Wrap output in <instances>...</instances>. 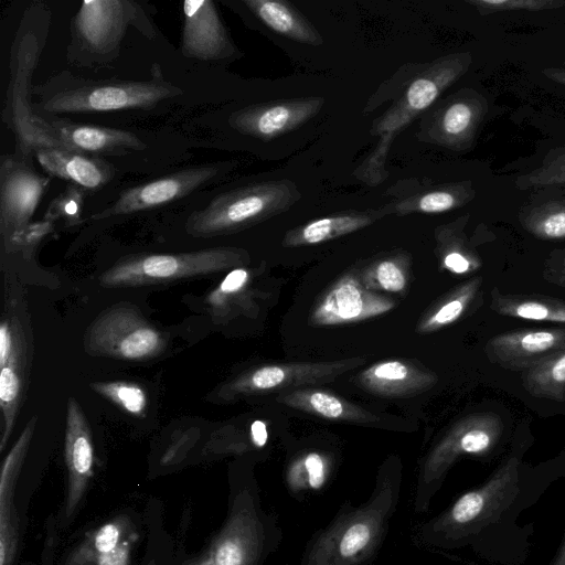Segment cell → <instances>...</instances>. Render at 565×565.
<instances>
[{
	"label": "cell",
	"instance_id": "1",
	"mask_svg": "<svg viewBox=\"0 0 565 565\" xmlns=\"http://www.w3.org/2000/svg\"><path fill=\"white\" fill-rule=\"evenodd\" d=\"M248 262L245 250L216 247L189 253L134 254L117 260L99 276L105 288L163 284L237 268Z\"/></svg>",
	"mask_w": 565,
	"mask_h": 565
},
{
	"label": "cell",
	"instance_id": "2",
	"mask_svg": "<svg viewBox=\"0 0 565 565\" xmlns=\"http://www.w3.org/2000/svg\"><path fill=\"white\" fill-rule=\"evenodd\" d=\"M300 196L287 180L263 182L223 193L186 222L195 237L233 233L287 210Z\"/></svg>",
	"mask_w": 565,
	"mask_h": 565
},
{
	"label": "cell",
	"instance_id": "3",
	"mask_svg": "<svg viewBox=\"0 0 565 565\" xmlns=\"http://www.w3.org/2000/svg\"><path fill=\"white\" fill-rule=\"evenodd\" d=\"M461 70L458 61L437 62L411 83L396 104L374 121L372 135L379 137V142L356 169L358 179L376 185L386 178L385 161L395 136L427 109Z\"/></svg>",
	"mask_w": 565,
	"mask_h": 565
},
{
	"label": "cell",
	"instance_id": "4",
	"mask_svg": "<svg viewBox=\"0 0 565 565\" xmlns=\"http://www.w3.org/2000/svg\"><path fill=\"white\" fill-rule=\"evenodd\" d=\"M167 345L163 333L132 305L122 302L102 311L84 338L93 356L146 361L160 355Z\"/></svg>",
	"mask_w": 565,
	"mask_h": 565
},
{
	"label": "cell",
	"instance_id": "5",
	"mask_svg": "<svg viewBox=\"0 0 565 565\" xmlns=\"http://www.w3.org/2000/svg\"><path fill=\"white\" fill-rule=\"evenodd\" d=\"M178 94V87L161 82H116L56 93L42 107L54 114L149 108Z\"/></svg>",
	"mask_w": 565,
	"mask_h": 565
},
{
	"label": "cell",
	"instance_id": "6",
	"mask_svg": "<svg viewBox=\"0 0 565 565\" xmlns=\"http://www.w3.org/2000/svg\"><path fill=\"white\" fill-rule=\"evenodd\" d=\"M366 361V356H352L327 362L260 365L234 379L226 385L225 393L230 396L267 394L327 383L365 364Z\"/></svg>",
	"mask_w": 565,
	"mask_h": 565
},
{
	"label": "cell",
	"instance_id": "7",
	"mask_svg": "<svg viewBox=\"0 0 565 565\" xmlns=\"http://www.w3.org/2000/svg\"><path fill=\"white\" fill-rule=\"evenodd\" d=\"M50 179L12 157L0 168V234L9 250L31 218L49 188Z\"/></svg>",
	"mask_w": 565,
	"mask_h": 565
},
{
	"label": "cell",
	"instance_id": "8",
	"mask_svg": "<svg viewBox=\"0 0 565 565\" xmlns=\"http://www.w3.org/2000/svg\"><path fill=\"white\" fill-rule=\"evenodd\" d=\"M395 301L363 286L360 277L345 274L316 303L310 315L313 326L355 323L388 312Z\"/></svg>",
	"mask_w": 565,
	"mask_h": 565
},
{
	"label": "cell",
	"instance_id": "9",
	"mask_svg": "<svg viewBox=\"0 0 565 565\" xmlns=\"http://www.w3.org/2000/svg\"><path fill=\"white\" fill-rule=\"evenodd\" d=\"M218 164H202L171 173L122 191L107 209L92 216L94 221L153 209L188 195L213 179Z\"/></svg>",
	"mask_w": 565,
	"mask_h": 565
},
{
	"label": "cell",
	"instance_id": "10",
	"mask_svg": "<svg viewBox=\"0 0 565 565\" xmlns=\"http://www.w3.org/2000/svg\"><path fill=\"white\" fill-rule=\"evenodd\" d=\"M0 367L2 452L19 414L26 382V340L23 328L14 318L3 319L0 326Z\"/></svg>",
	"mask_w": 565,
	"mask_h": 565
},
{
	"label": "cell",
	"instance_id": "11",
	"mask_svg": "<svg viewBox=\"0 0 565 565\" xmlns=\"http://www.w3.org/2000/svg\"><path fill=\"white\" fill-rule=\"evenodd\" d=\"M502 422L493 413L471 414L457 422L431 450L425 473L437 477L460 455L483 454L498 441Z\"/></svg>",
	"mask_w": 565,
	"mask_h": 565
},
{
	"label": "cell",
	"instance_id": "12",
	"mask_svg": "<svg viewBox=\"0 0 565 565\" xmlns=\"http://www.w3.org/2000/svg\"><path fill=\"white\" fill-rule=\"evenodd\" d=\"M64 457L67 468L65 512L71 518L93 477L94 447L86 416L75 397L67 399Z\"/></svg>",
	"mask_w": 565,
	"mask_h": 565
},
{
	"label": "cell",
	"instance_id": "13",
	"mask_svg": "<svg viewBox=\"0 0 565 565\" xmlns=\"http://www.w3.org/2000/svg\"><path fill=\"white\" fill-rule=\"evenodd\" d=\"M50 147L66 148L79 152H117L140 149L143 143L128 130L71 122L65 120L46 121L35 116Z\"/></svg>",
	"mask_w": 565,
	"mask_h": 565
},
{
	"label": "cell",
	"instance_id": "14",
	"mask_svg": "<svg viewBox=\"0 0 565 565\" xmlns=\"http://www.w3.org/2000/svg\"><path fill=\"white\" fill-rule=\"evenodd\" d=\"M136 10L129 1L86 0L75 15V32L88 49L107 53L118 44Z\"/></svg>",
	"mask_w": 565,
	"mask_h": 565
},
{
	"label": "cell",
	"instance_id": "15",
	"mask_svg": "<svg viewBox=\"0 0 565 565\" xmlns=\"http://www.w3.org/2000/svg\"><path fill=\"white\" fill-rule=\"evenodd\" d=\"M322 104L321 98H308L257 105L235 113L231 124L243 134L268 140L308 121Z\"/></svg>",
	"mask_w": 565,
	"mask_h": 565
},
{
	"label": "cell",
	"instance_id": "16",
	"mask_svg": "<svg viewBox=\"0 0 565 565\" xmlns=\"http://www.w3.org/2000/svg\"><path fill=\"white\" fill-rule=\"evenodd\" d=\"M182 53L191 58L211 61L231 49L226 30L211 0H186L182 4Z\"/></svg>",
	"mask_w": 565,
	"mask_h": 565
},
{
	"label": "cell",
	"instance_id": "17",
	"mask_svg": "<svg viewBox=\"0 0 565 565\" xmlns=\"http://www.w3.org/2000/svg\"><path fill=\"white\" fill-rule=\"evenodd\" d=\"M36 420L30 419L4 458L0 472V565H13L19 543V521L13 493Z\"/></svg>",
	"mask_w": 565,
	"mask_h": 565
},
{
	"label": "cell",
	"instance_id": "18",
	"mask_svg": "<svg viewBox=\"0 0 565 565\" xmlns=\"http://www.w3.org/2000/svg\"><path fill=\"white\" fill-rule=\"evenodd\" d=\"M436 381L435 373L408 360H384L364 369L356 376V385L385 397L420 394L434 386Z\"/></svg>",
	"mask_w": 565,
	"mask_h": 565
},
{
	"label": "cell",
	"instance_id": "19",
	"mask_svg": "<svg viewBox=\"0 0 565 565\" xmlns=\"http://www.w3.org/2000/svg\"><path fill=\"white\" fill-rule=\"evenodd\" d=\"M565 330H522L499 334L490 340V358L510 367L535 366L563 350Z\"/></svg>",
	"mask_w": 565,
	"mask_h": 565
},
{
	"label": "cell",
	"instance_id": "20",
	"mask_svg": "<svg viewBox=\"0 0 565 565\" xmlns=\"http://www.w3.org/2000/svg\"><path fill=\"white\" fill-rule=\"evenodd\" d=\"M255 520L243 504L234 505L232 513L214 537L205 559L209 565H253L257 546Z\"/></svg>",
	"mask_w": 565,
	"mask_h": 565
},
{
	"label": "cell",
	"instance_id": "21",
	"mask_svg": "<svg viewBox=\"0 0 565 565\" xmlns=\"http://www.w3.org/2000/svg\"><path fill=\"white\" fill-rule=\"evenodd\" d=\"M38 162L52 177L97 190L111 178V167L99 158L66 148L42 147L34 151Z\"/></svg>",
	"mask_w": 565,
	"mask_h": 565
},
{
	"label": "cell",
	"instance_id": "22",
	"mask_svg": "<svg viewBox=\"0 0 565 565\" xmlns=\"http://www.w3.org/2000/svg\"><path fill=\"white\" fill-rule=\"evenodd\" d=\"M276 399L290 408L329 420L352 424H377L381 422V418L370 411L327 390L294 388L281 392Z\"/></svg>",
	"mask_w": 565,
	"mask_h": 565
},
{
	"label": "cell",
	"instance_id": "23",
	"mask_svg": "<svg viewBox=\"0 0 565 565\" xmlns=\"http://www.w3.org/2000/svg\"><path fill=\"white\" fill-rule=\"evenodd\" d=\"M516 460L511 459L482 488L460 497L449 513V520L457 525L471 524L492 514L502 502L516 476Z\"/></svg>",
	"mask_w": 565,
	"mask_h": 565
},
{
	"label": "cell",
	"instance_id": "24",
	"mask_svg": "<svg viewBox=\"0 0 565 565\" xmlns=\"http://www.w3.org/2000/svg\"><path fill=\"white\" fill-rule=\"evenodd\" d=\"M382 215L380 211L347 212L316 218L287 232L282 244L298 247L324 243L359 231Z\"/></svg>",
	"mask_w": 565,
	"mask_h": 565
},
{
	"label": "cell",
	"instance_id": "25",
	"mask_svg": "<svg viewBox=\"0 0 565 565\" xmlns=\"http://www.w3.org/2000/svg\"><path fill=\"white\" fill-rule=\"evenodd\" d=\"M245 6L270 30L300 43L319 45L317 30L288 2L282 0H246Z\"/></svg>",
	"mask_w": 565,
	"mask_h": 565
},
{
	"label": "cell",
	"instance_id": "26",
	"mask_svg": "<svg viewBox=\"0 0 565 565\" xmlns=\"http://www.w3.org/2000/svg\"><path fill=\"white\" fill-rule=\"evenodd\" d=\"M135 533L130 519L118 515L87 533L83 542L70 554L65 565H93L98 556L114 550Z\"/></svg>",
	"mask_w": 565,
	"mask_h": 565
},
{
	"label": "cell",
	"instance_id": "27",
	"mask_svg": "<svg viewBox=\"0 0 565 565\" xmlns=\"http://www.w3.org/2000/svg\"><path fill=\"white\" fill-rule=\"evenodd\" d=\"M480 281L479 277L472 278L450 292L423 317L417 331L419 333H430L457 321L473 299Z\"/></svg>",
	"mask_w": 565,
	"mask_h": 565
},
{
	"label": "cell",
	"instance_id": "28",
	"mask_svg": "<svg viewBox=\"0 0 565 565\" xmlns=\"http://www.w3.org/2000/svg\"><path fill=\"white\" fill-rule=\"evenodd\" d=\"M492 307L504 316L565 323V303L557 300L493 296Z\"/></svg>",
	"mask_w": 565,
	"mask_h": 565
},
{
	"label": "cell",
	"instance_id": "29",
	"mask_svg": "<svg viewBox=\"0 0 565 565\" xmlns=\"http://www.w3.org/2000/svg\"><path fill=\"white\" fill-rule=\"evenodd\" d=\"M526 390L541 397L563 399L565 395V350L533 366L524 377Z\"/></svg>",
	"mask_w": 565,
	"mask_h": 565
},
{
	"label": "cell",
	"instance_id": "30",
	"mask_svg": "<svg viewBox=\"0 0 565 565\" xmlns=\"http://www.w3.org/2000/svg\"><path fill=\"white\" fill-rule=\"evenodd\" d=\"M360 280L370 290L402 292L407 285L405 257L395 255L373 262L362 271Z\"/></svg>",
	"mask_w": 565,
	"mask_h": 565
},
{
	"label": "cell",
	"instance_id": "31",
	"mask_svg": "<svg viewBox=\"0 0 565 565\" xmlns=\"http://www.w3.org/2000/svg\"><path fill=\"white\" fill-rule=\"evenodd\" d=\"M89 387L122 411L138 417L145 416L148 398L146 391L138 383L129 381L93 382Z\"/></svg>",
	"mask_w": 565,
	"mask_h": 565
},
{
	"label": "cell",
	"instance_id": "32",
	"mask_svg": "<svg viewBox=\"0 0 565 565\" xmlns=\"http://www.w3.org/2000/svg\"><path fill=\"white\" fill-rule=\"evenodd\" d=\"M475 122V111L470 104L457 100L448 105L439 115L435 128L437 132L431 137L437 142H455L470 132Z\"/></svg>",
	"mask_w": 565,
	"mask_h": 565
},
{
	"label": "cell",
	"instance_id": "33",
	"mask_svg": "<svg viewBox=\"0 0 565 565\" xmlns=\"http://www.w3.org/2000/svg\"><path fill=\"white\" fill-rule=\"evenodd\" d=\"M460 204L456 192L448 189H436L422 194L407 198L392 205V212L408 213H443Z\"/></svg>",
	"mask_w": 565,
	"mask_h": 565
},
{
	"label": "cell",
	"instance_id": "34",
	"mask_svg": "<svg viewBox=\"0 0 565 565\" xmlns=\"http://www.w3.org/2000/svg\"><path fill=\"white\" fill-rule=\"evenodd\" d=\"M84 196L82 188L71 184L49 205L44 218L63 220L67 225L81 222Z\"/></svg>",
	"mask_w": 565,
	"mask_h": 565
},
{
	"label": "cell",
	"instance_id": "35",
	"mask_svg": "<svg viewBox=\"0 0 565 565\" xmlns=\"http://www.w3.org/2000/svg\"><path fill=\"white\" fill-rule=\"evenodd\" d=\"M289 477L311 489H320L327 478V461L318 452H308L292 465Z\"/></svg>",
	"mask_w": 565,
	"mask_h": 565
},
{
	"label": "cell",
	"instance_id": "36",
	"mask_svg": "<svg viewBox=\"0 0 565 565\" xmlns=\"http://www.w3.org/2000/svg\"><path fill=\"white\" fill-rule=\"evenodd\" d=\"M374 535V524L367 520H359L348 526L339 541L338 551L341 557L350 558L367 546Z\"/></svg>",
	"mask_w": 565,
	"mask_h": 565
},
{
	"label": "cell",
	"instance_id": "37",
	"mask_svg": "<svg viewBox=\"0 0 565 565\" xmlns=\"http://www.w3.org/2000/svg\"><path fill=\"white\" fill-rule=\"evenodd\" d=\"M249 271L246 268L237 267L227 274L218 287L211 292L207 300L213 308H220L230 298L237 295L247 284Z\"/></svg>",
	"mask_w": 565,
	"mask_h": 565
},
{
	"label": "cell",
	"instance_id": "38",
	"mask_svg": "<svg viewBox=\"0 0 565 565\" xmlns=\"http://www.w3.org/2000/svg\"><path fill=\"white\" fill-rule=\"evenodd\" d=\"M532 232L544 238L565 237V209L543 213L531 225Z\"/></svg>",
	"mask_w": 565,
	"mask_h": 565
},
{
	"label": "cell",
	"instance_id": "39",
	"mask_svg": "<svg viewBox=\"0 0 565 565\" xmlns=\"http://www.w3.org/2000/svg\"><path fill=\"white\" fill-rule=\"evenodd\" d=\"M471 4L484 9L487 11H501V10H541L546 7H555L562 4L553 1H535V0H477L469 1Z\"/></svg>",
	"mask_w": 565,
	"mask_h": 565
},
{
	"label": "cell",
	"instance_id": "40",
	"mask_svg": "<svg viewBox=\"0 0 565 565\" xmlns=\"http://www.w3.org/2000/svg\"><path fill=\"white\" fill-rule=\"evenodd\" d=\"M54 222L47 218L31 222L24 231L14 239L9 250L15 248L34 247L42 238L53 232Z\"/></svg>",
	"mask_w": 565,
	"mask_h": 565
},
{
	"label": "cell",
	"instance_id": "41",
	"mask_svg": "<svg viewBox=\"0 0 565 565\" xmlns=\"http://www.w3.org/2000/svg\"><path fill=\"white\" fill-rule=\"evenodd\" d=\"M137 539V533L130 535L114 550L98 556L93 565H129L131 548Z\"/></svg>",
	"mask_w": 565,
	"mask_h": 565
},
{
	"label": "cell",
	"instance_id": "42",
	"mask_svg": "<svg viewBox=\"0 0 565 565\" xmlns=\"http://www.w3.org/2000/svg\"><path fill=\"white\" fill-rule=\"evenodd\" d=\"M444 267L455 274H465L471 270L472 262L459 250H449L443 258Z\"/></svg>",
	"mask_w": 565,
	"mask_h": 565
},
{
	"label": "cell",
	"instance_id": "43",
	"mask_svg": "<svg viewBox=\"0 0 565 565\" xmlns=\"http://www.w3.org/2000/svg\"><path fill=\"white\" fill-rule=\"evenodd\" d=\"M250 438H252L253 444L258 448H262L266 445L267 439H268V433H267V426H266L265 422H263L260 419H256L252 423Z\"/></svg>",
	"mask_w": 565,
	"mask_h": 565
},
{
	"label": "cell",
	"instance_id": "44",
	"mask_svg": "<svg viewBox=\"0 0 565 565\" xmlns=\"http://www.w3.org/2000/svg\"><path fill=\"white\" fill-rule=\"evenodd\" d=\"M547 74L550 75V77L554 78V79H557L558 82H562L565 84V72L564 71H559V70H555V71H548Z\"/></svg>",
	"mask_w": 565,
	"mask_h": 565
},
{
	"label": "cell",
	"instance_id": "45",
	"mask_svg": "<svg viewBox=\"0 0 565 565\" xmlns=\"http://www.w3.org/2000/svg\"><path fill=\"white\" fill-rule=\"evenodd\" d=\"M553 565H565V544L561 552L557 555L556 561L553 563Z\"/></svg>",
	"mask_w": 565,
	"mask_h": 565
},
{
	"label": "cell",
	"instance_id": "46",
	"mask_svg": "<svg viewBox=\"0 0 565 565\" xmlns=\"http://www.w3.org/2000/svg\"><path fill=\"white\" fill-rule=\"evenodd\" d=\"M184 565H209V563L206 562V559L204 557H201L195 561H191Z\"/></svg>",
	"mask_w": 565,
	"mask_h": 565
},
{
	"label": "cell",
	"instance_id": "47",
	"mask_svg": "<svg viewBox=\"0 0 565 565\" xmlns=\"http://www.w3.org/2000/svg\"><path fill=\"white\" fill-rule=\"evenodd\" d=\"M148 565H160V564H158L156 561H151V562H149Z\"/></svg>",
	"mask_w": 565,
	"mask_h": 565
}]
</instances>
